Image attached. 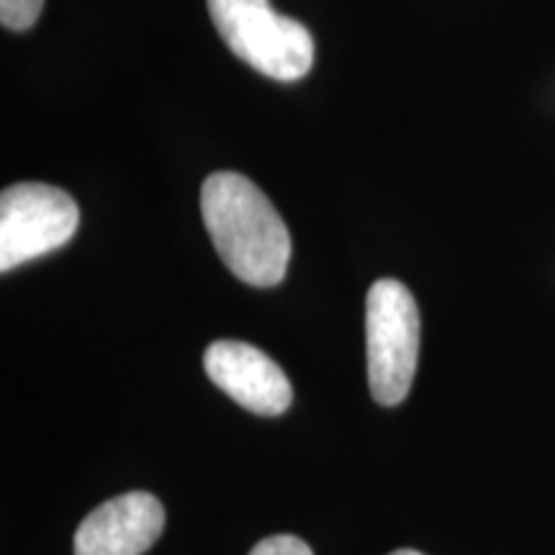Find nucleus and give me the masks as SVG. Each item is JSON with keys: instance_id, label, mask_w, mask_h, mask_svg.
<instances>
[{"instance_id": "1", "label": "nucleus", "mask_w": 555, "mask_h": 555, "mask_svg": "<svg viewBox=\"0 0 555 555\" xmlns=\"http://www.w3.org/2000/svg\"><path fill=\"white\" fill-rule=\"evenodd\" d=\"M201 217L219 258L247 286L270 288L286 278L291 234L253 180L214 172L201 189Z\"/></svg>"}, {"instance_id": "2", "label": "nucleus", "mask_w": 555, "mask_h": 555, "mask_svg": "<svg viewBox=\"0 0 555 555\" xmlns=\"http://www.w3.org/2000/svg\"><path fill=\"white\" fill-rule=\"evenodd\" d=\"M214 26L242 62L281 82L301 80L314 65V39L270 0H208Z\"/></svg>"}, {"instance_id": "3", "label": "nucleus", "mask_w": 555, "mask_h": 555, "mask_svg": "<svg viewBox=\"0 0 555 555\" xmlns=\"http://www.w3.org/2000/svg\"><path fill=\"white\" fill-rule=\"evenodd\" d=\"M367 384L380 406H397L412 388L420 360V309L404 283L384 278L365 298Z\"/></svg>"}, {"instance_id": "4", "label": "nucleus", "mask_w": 555, "mask_h": 555, "mask_svg": "<svg viewBox=\"0 0 555 555\" xmlns=\"http://www.w3.org/2000/svg\"><path fill=\"white\" fill-rule=\"evenodd\" d=\"M73 196L47 183H16L0 196V270L54 253L78 232Z\"/></svg>"}, {"instance_id": "5", "label": "nucleus", "mask_w": 555, "mask_h": 555, "mask_svg": "<svg viewBox=\"0 0 555 555\" xmlns=\"http://www.w3.org/2000/svg\"><path fill=\"white\" fill-rule=\"evenodd\" d=\"M204 367L206 376L247 412L275 416L286 412L294 401V388L283 367L247 343L219 339L208 345Z\"/></svg>"}, {"instance_id": "6", "label": "nucleus", "mask_w": 555, "mask_h": 555, "mask_svg": "<svg viewBox=\"0 0 555 555\" xmlns=\"http://www.w3.org/2000/svg\"><path fill=\"white\" fill-rule=\"evenodd\" d=\"M165 527V509L147 491L103 502L75 532V555H142Z\"/></svg>"}, {"instance_id": "7", "label": "nucleus", "mask_w": 555, "mask_h": 555, "mask_svg": "<svg viewBox=\"0 0 555 555\" xmlns=\"http://www.w3.org/2000/svg\"><path fill=\"white\" fill-rule=\"evenodd\" d=\"M44 0H0V21L5 29L26 31L37 24Z\"/></svg>"}, {"instance_id": "8", "label": "nucleus", "mask_w": 555, "mask_h": 555, "mask_svg": "<svg viewBox=\"0 0 555 555\" xmlns=\"http://www.w3.org/2000/svg\"><path fill=\"white\" fill-rule=\"evenodd\" d=\"M249 555H314L311 547L294 535H270L260 540Z\"/></svg>"}, {"instance_id": "9", "label": "nucleus", "mask_w": 555, "mask_h": 555, "mask_svg": "<svg viewBox=\"0 0 555 555\" xmlns=\"http://www.w3.org/2000/svg\"><path fill=\"white\" fill-rule=\"evenodd\" d=\"M391 555H422V553H416V551H397V553H391Z\"/></svg>"}]
</instances>
